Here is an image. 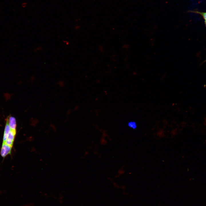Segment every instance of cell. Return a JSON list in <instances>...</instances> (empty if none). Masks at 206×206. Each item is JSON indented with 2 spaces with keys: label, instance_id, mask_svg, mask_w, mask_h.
Listing matches in <instances>:
<instances>
[{
  "label": "cell",
  "instance_id": "2",
  "mask_svg": "<svg viewBox=\"0 0 206 206\" xmlns=\"http://www.w3.org/2000/svg\"><path fill=\"white\" fill-rule=\"evenodd\" d=\"M16 134V130H11L5 143L12 147Z\"/></svg>",
  "mask_w": 206,
  "mask_h": 206
},
{
  "label": "cell",
  "instance_id": "8",
  "mask_svg": "<svg viewBox=\"0 0 206 206\" xmlns=\"http://www.w3.org/2000/svg\"><path fill=\"white\" fill-rule=\"evenodd\" d=\"M63 42H64V43H65L66 45H68V42L67 41L64 40L63 41Z\"/></svg>",
  "mask_w": 206,
  "mask_h": 206
},
{
  "label": "cell",
  "instance_id": "6",
  "mask_svg": "<svg viewBox=\"0 0 206 206\" xmlns=\"http://www.w3.org/2000/svg\"><path fill=\"white\" fill-rule=\"evenodd\" d=\"M128 125L129 127L133 129H135L136 127V123L133 121L129 122L128 124Z\"/></svg>",
  "mask_w": 206,
  "mask_h": 206
},
{
  "label": "cell",
  "instance_id": "4",
  "mask_svg": "<svg viewBox=\"0 0 206 206\" xmlns=\"http://www.w3.org/2000/svg\"><path fill=\"white\" fill-rule=\"evenodd\" d=\"M7 118L8 124L11 130H16V122L15 118L10 116Z\"/></svg>",
  "mask_w": 206,
  "mask_h": 206
},
{
  "label": "cell",
  "instance_id": "3",
  "mask_svg": "<svg viewBox=\"0 0 206 206\" xmlns=\"http://www.w3.org/2000/svg\"><path fill=\"white\" fill-rule=\"evenodd\" d=\"M11 130L8 124V118H7L6 121V123L3 133V143H5Z\"/></svg>",
  "mask_w": 206,
  "mask_h": 206
},
{
  "label": "cell",
  "instance_id": "1",
  "mask_svg": "<svg viewBox=\"0 0 206 206\" xmlns=\"http://www.w3.org/2000/svg\"><path fill=\"white\" fill-rule=\"evenodd\" d=\"M12 147L5 143H3L1 147L0 154L3 158L5 157L11 152Z\"/></svg>",
  "mask_w": 206,
  "mask_h": 206
},
{
  "label": "cell",
  "instance_id": "5",
  "mask_svg": "<svg viewBox=\"0 0 206 206\" xmlns=\"http://www.w3.org/2000/svg\"><path fill=\"white\" fill-rule=\"evenodd\" d=\"M189 12L199 14L202 16L203 18L204 19L205 23H206V11L205 12H201L198 11L194 10L190 11Z\"/></svg>",
  "mask_w": 206,
  "mask_h": 206
},
{
  "label": "cell",
  "instance_id": "7",
  "mask_svg": "<svg viewBox=\"0 0 206 206\" xmlns=\"http://www.w3.org/2000/svg\"><path fill=\"white\" fill-rule=\"evenodd\" d=\"M43 49V48L41 46H38L34 49V52H36L42 50Z\"/></svg>",
  "mask_w": 206,
  "mask_h": 206
},
{
  "label": "cell",
  "instance_id": "9",
  "mask_svg": "<svg viewBox=\"0 0 206 206\" xmlns=\"http://www.w3.org/2000/svg\"><path fill=\"white\" fill-rule=\"evenodd\" d=\"M205 23V26L206 27V23Z\"/></svg>",
  "mask_w": 206,
  "mask_h": 206
}]
</instances>
